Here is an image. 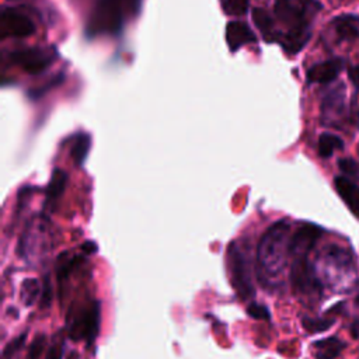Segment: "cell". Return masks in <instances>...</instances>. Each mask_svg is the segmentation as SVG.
<instances>
[{"instance_id": "obj_18", "label": "cell", "mask_w": 359, "mask_h": 359, "mask_svg": "<svg viewBox=\"0 0 359 359\" xmlns=\"http://www.w3.org/2000/svg\"><path fill=\"white\" fill-rule=\"evenodd\" d=\"M67 181H69V177H67L65 170L55 168L52 171L50 181H49V184L46 187V202L48 203L56 201L65 192Z\"/></svg>"}, {"instance_id": "obj_10", "label": "cell", "mask_w": 359, "mask_h": 359, "mask_svg": "<svg viewBox=\"0 0 359 359\" xmlns=\"http://www.w3.org/2000/svg\"><path fill=\"white\" fill-rule=\"evenodd\" d=\"M323 229L313 223H303L290 236L289 254L292 259L309 257V252L316 245L317 240L323 234Z\"/></svg>"}, {"instance_id": "obj_31", "label": "cell", "mask_w": 359, "mask_h": 359, "mask_svg": "<svg viewBox=\"0 0 359 359\" xmlns=\"http://www.w3.org/2000/svg\"><path fill=\"white\" fill-rule=\"evenodd\" d=\"M62 355H63V345L62 344H53L49 348L45 359H62Z\"/></svg>"}, {"instance_id": "obj_27", "label": "cell", "mask_w": 359, "mask_h": 359, "mask_svg": "<svg viewBox=\"0 0 359 359\" xmlns=\"http://www.w3.org/2000/svg\"><path fill=\"white\" fill-rule=\"evenodd\" d=\"M25 338H27V332H24V334H21V335H18L17 338H14L13 341H10L7 345H6V348L3 349V359H11L21 348H22V345H24V342H25Z\"/></svg>"}, {"instance_id": "obj_23", "label": "cell", "mask_w": 359, "mask_h": 359, "mask_svg": "<svg viewBox=\"0 0 359 359\" xmlns=\"http://www.w3.org/2000/svg\"><path fill=\"white\" fill-rule=\"evenodd\" d=\"M41 292V285L34 278H27L21 283V302L25 306H32Z\"/></svg>"}, {"instance_id": "obj_30", "label": "cell", "mask_w": 359, "mask_h": 359, "mask_svg": "<svg viewBox=\"0 0 359 359\" xmlns=\"http://www.w3.org/2000/svg\"><path fill=\"white\" fill-rule=\"evenodd\" d=\"M348 79L355 86V88L359 90V65H353L348 67Z\"/></svg>"}, {"instance_id": "obj_19", "label": "cell", "mask_w": 359, "mask_h": 359, "mask_svg": "<svg viewBox=\"0 0 359 359\" xmlns=\"http://www.w3.org/2000/svg\"><path fill=\"white\" fill-rule=\"evenodd\" d=\"M252 20L257 25V28L261 31V34L264 35V39L266 42H272L275 41V29H273V22L271 15L268 14L266 10L261 8V7H254L252 8Z\"/></svg>"}, {"instance_id": "obj_28", "label": "cell", "mask_w": 359, "mask_h": 359, "mask_svg": "<svg viewBox=\"0 0 359 359\" xmlns=\"http://www.w3.org/2000/svg\"><path fill=\"white\" fill-rule=\"evenodd\" d=\"M247 313L250 317L255 318V320H269L271 318V313L268 310L266 306L252 302L247 306Z\"/></svg>"}, {"instance_id": "obj_25", "label": "cell", "mask_w": 359, "mask_h": 359, "mask_svg": "<svg viewBox=\"0 0 359 359\" xmlns=\"http://www.w3.org/2000/svg\"><path fill=\"white\" fill-rule=\"evenodd\" d=\"M250 0H223V10L230 15H243L248 10Z\"/></svg>"}, {"instance_id": "obj_14", "label": "cell", "mask_w": 359, "mask_h": 359, "mask_svg": "<svg viewBox=\"0 0 359 359\" xmlns=\"http://www.w3.org/2000/svg\"><path fill=\"white\" fill-rule=\"evenodd\" d=\"M226 42L231 52L238 50L243 45L257 42V35L243 21H230L226 25Z\"/></svg>"}, {"instance_id": "obj_6", "label": "cell", "mask_w": 359, "mask_h": 359, "mask_svg": "<svg viewBox=\"0 0 359 359\" xmlns=\"http://www.w3.org/2000/svg\"><path fill=\"white\" fill-rule=\"evenodd\" d=\"M122 27V0H98L88 20V35L116 34Z\"/></svg>"}, {"instance_id": "obj_32", "label": "cell", "mask_w": 359, "mask_h": 359, "mask_svg": "<svg viewBox=\"0 0 359 359\" xmlns=\"http://www.w3.org/2000/svg\"><path fill=\"white\" fill-rule=\"evenodd\" d=\"M43 286L45 287H43V292H42V302H41L42 307L43 306H49V303L52 300V287H50V283H49L48 278H46V282H45Z\"/></svg>"}, {"instance_id": "obj_1", "label": "cell", "mask_w": 359, "mask_h": 359, "mask_svg": "<svg viewBox=\"0 0 359 359\" xmlns=\"http://www.w3.org/2000/svg\"><path fill=\"white\" fill-rule=\"evenodd\" d=\"M290 223L286 219L272 223L262 234L257 248V264L264 285H275L282 275L290 255Z\"/></svg>"}, {"instance_id": "obj_21", "label": "cell", "mask_w": 359, "mask_h": 359, "mask_svg": "<svg viewBox=\"0 0 359 359\" xmlns=\"http://www.w3.org/2000/svg\"><path fill=\"white\" fill-rule=\"evenodd\" d=\"M91 146V137L87 133H80L77 135V137L74 139L72 149H70V156L74 161L76 165H81L88 154Z\"/></svg>"}, {"instance_id": "obj_29", "label": "cell", "mask_w": 359, "mask_h": 359, "mask_svg": "<svg viewBox=\"0 0 359 359\" xmlns=\"http://www.w3.org/2000/svg\"><path fill=\"white\" fill-rule=\"evenodd\" d=\"M338 167H339V170H341L344 174H346V175H349V177H356V175L359 174V164H358V161H355V160L351 158V157L341 158V160L338 161Z\"/></svg>"}, {"instance_id": "obj_24", "label": "cell", "mask_w": 359, "mask_h": 359, "mask_svg": "<svg viewBox=\"0 0 359 359\" xmlns=\"http://www.w3.org/2000/svg\"><path fill=\"white\" fill-rule=\"evenodd\" d=\"M334 324L332 318H311V317H303L302 320V325L304 327V330L310 334H316V332H323L325 330H328L331 325Z\"/></svg>"}, {"instance_id": "obj_26", "label": "cell", "mask_w": 359, "mask_h": 359, "mask_svg": "<svg viewBox=\"0 0 359 359\" xmlns=\"http://www.w3.org/2000/svg\"><path fill=\"white\" fill-rule=\"evenodd\" d=\"M45 346H46V335L38 334L29 346L27 359H39L45 351Z\"/></svg>"}, {"instance_id": "obj_16", "label": "cell", "mask_w": 359, "mask_h": 359, "mask_svg": "<svg viewBox=\"0 0 359 359\" xmlns=\"http://www.w3.org/2000/svg\"><path fill=\"white\" fill-rule=\"evenodd\" d=\"M334 187L349 210L359 217V187L344 175L334 178Z\"/></svg>"}, {"instance_id": "obj_34", "label": "cell", "mask_w": 359, "mask_h": 359, "mask_svg": "<svg viewBox=\"0 0 359 359\" xmlns=\"http://www.w3.org/2000/svg\"><path fill=\"white\" fill-rule=\"evenodd\" d=\"M355 304H356V306H359V293H358V294H356V297H355Z\"/></svg>"}, {"instance_id": "obj_20", "label": "cell", "mask_w": 359, "mask_h": 359, "mask_svg": "<svg viewBox=\"0 0 359 359\" xmlns=\"http://www.w3.org/2000/svg\"><path fill=\"white\" fill-rule=\"evenodd\" d=\"M344 149V140L332 133H321L318 137V154L323 158H328L332 156L335 150H342Z\"/></svg>"}, {"instance_id": "obj_9", "label": "cell", "mask_w": 359, "mask_h": 359, "mask_svg": "<svg viewBox=\"0 0 359 359\" xmlns=\"http://www.w3.org/2000/svg\"><path fill=\"white\" fill-rule=\"evenodd\" d=\"M48 250V227L42 217L29 222L20 241L21 257L29 259L32 255H41Z\"/></svg>"}, {"instance_id": "obj_11", "label": "cell", "mask_w": 359, "mask_h": 359, "mask_svg": "<svg viewBox=\"0 0 359 359\" xmlns=\"http://www.w3.org/2000/svg\"><path fill=\"white\" fill-rule=\"evenodd\" d=\"M1 34L3 36H15L25 38L35 32V24L32 20L15 8H4L1 13Z\"/></svg>"}, {"instance_id": "obj_4", "label": "cell", "mask_w": 359, "mask_h": 359, "mask_svg": "<svg viewBox=\"0 0 359 359\" xmlns=\"http://www.w3.org/2000/svg\"><path fill=\"white\" fill-rule=\"evenodd\" d=\"M227 268L234 292L241 300H250L255 296V287L251 278V268L248 257L237 241H231L227 254Z\"/></svg>"}, {"instance_id": "obj_17", "label": "cell", "mask_w": 359, "mask_h": 359, "mask_svg": "<svg viewBox=\"0 0 359 359\" xmlns=\"http://www.w3.org/2000/svg\"><path fill=\"white\" fill-rule=\"evenodd\" d=\"M345 344L337 337L318 339L313 344L314 359H335L344 351Z\"/></svg>"}, {"instance_id": "obj_2", "label": "cell", "mask_w": 359, "mask_h": 359, "mask_svg": "<svg viewBox=\"0 0 359 359\" xmlns=\"http://www.w3.org/2000/svg\"><path fill=\"white\" fill-rule=\"evenodd\" d=\"M320 8L316 0H275V15L285 25L280 45L287 53L300 52L310 38L311 18Z\"/></svg>"}, {"instance_id": "obj_22", "label": "cell", "mask_w": 359, "mask_h": 359, "mask_svg": "<svg viewBox=\"0 0 359 359\" xmlns=\"http://www.w3.org/2000/svg\"><path fill=\"white\" fill-rule=\"evenodd\" d=\"M80 257L79 255H70L67 252H63L59 255L57 258V264H56V275L59 280L66 279L72 271L77 266V262H80Z\"/></svg>"}, {"instance_id": "obj_5", "label": "cell", "mask_w": 359, "mask_h": 359, "mask_svg": "<svg viewBox=\"0 0 359 359\" xmlns=\"http://www.w3.org/2000/svg\"><path fill=\"white\" fill-rule=\"evenodd\" d=\"M323 279L335 287L348 280L353 273V258L349 251L339 245H330L318 255Z\"/></svg>"}, {"instance_id": "obj_13", "label": "cell", "mask_w": 359, "mask_h": 359, "mask_svg": "<svg viewBox=\"0 0 359 359\" xmlns=\"http://www.w3.org/2000/svg\"><path fill=\"white\" fill-rule=\"evenodd\" d=\"M342 67H344V60L341 57L328 59V60L316 63L311 67H309L306 77H307L309 83L327 84L338 77Z\"/></svg>"}, {"instance_id": "obj_15", "label": "cell", "mask_w": 359, "mask_h": 359, "mask_svg": "<svg viewBox=\"0 0 359 359\" xmlns=\"http://www.w3.org/2000/svg\"><path fill=\"white\" fill-rule=\"evenodd\" d=\"M332 29L339 41L352 42L359 38V17L353 14H342L331 21Z\"/></svg>"}, {"instance_id": "obj_7", "label": "cell", "mask_w": 359, "mask_h": 359, "mask_svg": "<svg viewBox=\"0 0 359 359\" xmlns=\"http://www.w3.org/2000/svg\"><path fill=\"white\" fill-rule=\"evenodd\" d=\"M290 283L293 290L299 294H318L323 289V282L307 257L294 258L292 261Z\"/></svg>"}, {"instance_id": "obj_3", "label": "cell", "mask_w": 359, "mask_h": 359, "mask_svg": "<svg viewBox=\"0 0 359 359\" xmlns=\"http://www.w3.org/2000/svg\"><path fill=\"white\" fill-rule=\"evenodd\" d=\"M100 320L101 304L98 300H90L79 309L72 307L66 317L69 338L73 341H86L91 345L98 335Z\"/></svg>"}, {"instance_id": "obj_12", "label": "cell", "mask_w": 359, "mask_h": 359, "mask_svg": "<svg viewBox=\"0 0 359 359\" xmlns=\"http://www.w3.org/2000/svg\"><path fill=\"white\" fill-rule=\"evenodd\" d=\"M323 123L328 126L341 128V123L345 116V100L344 88L338 87L323 101Z\"/></svg>"}, {"instance_id": "obj_33", "label": "cell", "mask_w": 359, "mask_h": 359, "mask_svg": "<svg viewBox=\"0 0 359 359\" xmlns=\"http://www.w3.org/2000/svg\"><path fill=\"white\" fill-rule=\"evenodd\" d=\"M97 244L94 241H86L83 245H81V250L87 254H94L97 251Z\"/></svg>"}, {"instance_id": "obj_8", "label": "cell", "mask_w": 359, "mask_h": 359, "mask_svg": "<svg viewBox=\"0 0 359 359\" xmlns=\"http://www.w3.org/2000/svg\"><path fill=\"white\" fill-rule=\"evenodd\" d=\"M10 57L28 74H39L50 66L56 52L53 48H25L14 50Z\"/></svg>"}]
</instances>
